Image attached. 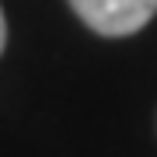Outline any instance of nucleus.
<instances>
[{"label":"nucleus","instance_id":"nucleus-1","mask_svg":"<svg viewBox=\"0 0 157 157\" xmlns=\"http://www.w3.org/2000/svg\"><path fill=\"white\" fill-rule=\"evenodd\" d=\"M70 7L101 35H133L157 14V0H70Z\"/></svg>","mask_w":157,"mask_h":157},{"label":"nucleus","instance_id":"nucleus-2","mask_svg":"<svg viewBox=\"0 0 157 157\" xmlns=\"http://www.w3.org/2000/svg\"><path fill=\"white\" fill-rule=\"evenodd\" d=\"M4 42H7V25H4V11H0V52H4Z\"/></svg>","mask_w":157,"mask_h":157}]
</instances>
